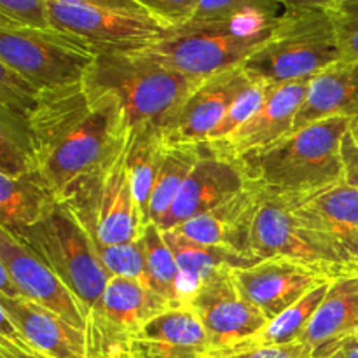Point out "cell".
Returning <instances> with one entry per match:
<instances>
[{"mask_svg": "<svg viewBox=\"0 0 358 358\" xmlns=\"http://www.w3.org/2000/svg\"><path fill=\"white\" fill-rule=\"evenodd\" d=\"M96 254L108 278H131L145 285V250L142 238L119 245H96ZM147 287V285H145Z\"/></svg>", "mask_w": 358, "mask_h": 358, "instance_id": "4dcf8cb0", "label": "cell"}, {"mask_svg": "<svg viewBox=\"0 0 358 358\" xmlns=\"http://www.w3.org/2000/svg\"><path fill=\"white\" fill-rule=\"evenodd\" d=\"M0 21L28 28H52L49 0H0Z\"/></svg>", "mask_w": 358, "mask_h": 358, "instance_id": "836d02e7", "label": "cell"}, {"mask_svg": "<svg viewBox=\"0 0 358 358\" xmlns=\"http://www.w3.org/2000/svg\"><path fill=\"white\" fill-rule=\"evenodd\" d=\"M350 119L331 117L294 129L278 142L238 157L248 184L290 199H303L343 184L341 142Z\"/></svg>", "mask_w": 358, "mask_h": 358, "instance_id": "7a4b0ae2", "label": "cell"}, {"mask_svg": "<svg viewBox=\"0 0 358 358\" xmlns=\"http://www.w3.org/2000/svg\"><path fill=\"white\" fill-rule=\"evenodd\" d=\"M233 275L245 299L254 304L268 322L294 306L315 287L336 280L303 262L280 257L234 269Z\"/></svg>", "mask_w": 358, "mask_h": 358, "instance_id": "9a60e30c", "label": "cell"}, {"mask_svg": "<svg viewBox=\"0 0 358 358\" xmlns=\"http://www.w3.org/2000/svg\"><path fill=\"white\" fill-rule=\"evenodd\" d=\"M164 143L156 128H145L129 133L128 168L131 177L133 196L138 206L143 226L150 224L149 206L154 185L163 161Z\"/></svg>", "mask_w": 358, "mask_h": 358, "instance_id": "484cf974", "label": "cell"}, {"mask_svg": "<svg viewBox=\"0 0 358 358\" xmlns=\"http://www.w3.org/2000/svg\"><path fill=\"white\" fill-rule=\"evenodd\" d=\"M0 358H49L42 353L30 348H21V346L7 343L0 339Z\"/></svg>", "mask_w": 358, "mask_h": 358, "instance_id": "ab89813d", "label": "cell"}, {"mask_svg": "<svg viewBox=\"0 0 358 358\" xmlns=\"http://www.w3.org/2000/svg\"><path fill=\"white\" fill-rule=\"evenodd\" d=\"M283 13V0H198L194 14L187 23H219L245 17L276 20Z\"/></svg>", "mask_w": 358, "mask_h": 358, "instance_id": "f546056e", "label": "cell"}, {"mask_svg": "<svg viewBox=\"0 0 358 358\" xmlns=\"http://www.w3.org/2000/svg\"><path fill=\"white\" fill-rule=\"evenodd\" d=\"M329 13L334 23L343 59L358 63V0H343Z\"/></svg>", "mask_w": 358, "mask_h": 358, "instance_id": "d6a6232c", "label": "cell"}, {"mask_svg": "<svg viewBox=\"0 0 358 358\" xmlns=\"http://www.w3.org/2000/svg\"><path fill=\"white\" fill-rule=\"evenodd\" d=\"M0 311L10 318L24 341L49 358H90L86 331L76 327L55 311L24 297L0 296Z\"/></svg>", "mask_w": 358, "mask_h": 358, "instance_id": "d6986e66", "label": "cell"}, {"mask_svg": "<svg viewBox=\"0 0 358 358\" xmlns=\"http://www.w3.org/2000/svg\"><path fill=\"white\" fill-rule=\"evenodd\" d=\"M201 152L203 143L199 145H164L163 161H161L156 185H154L152 198H150V222L159 224L161 219L170 212Z\"/></svg>", "mask_w": 358, "mask_h": 358, "instance_id": "4316f807", "label": "cell"}, {"mask_svg": "<svg viewBox=\"0 0 358 358\" xmlns=\"http://www.w3.org/2000/svg\"><path fill=\"white\" fill-rule=\"evenodd\" d=\"M128 149L129 136L100 166L80 175L59 198L83 224L94 247L128 243L140 238L145 227L133 196Z\"/></svg>", "mask_w": 358, "mask_h": 358, "instance_id": "8992f818", "label": "cell"}, {"mask_svg": "<svg viewBox=\"0 0 358 358\" xmlns=\"http://www.w3.org/2000/svg\"><path fill=\"white\" fill-rule=\"evenodd\" d=\"M276 21L278 17H245L219 23H185L138 51L192 79H210L240 69L268 41Z\"/></svg>", "mask_w": 358, "mask_h": 358, "instance_id": "277c9868", "label": "cell"}, {"mask_svg": "<svg viewBox=\"0 0 358 358\" xmlns=\"http://www.w3.org/2000/svg\"><path fill=\"white\" fill-rule=\"evenodd\" d=\"M311 79L266 84L264 100L255 114L222 143L212 145L226 156L238 157L278 142L294 131V121L310 91ZM210 145V143H208Z\"/></svg>", "mask_w": 358, "mask_h": 358, "instance_id": "ac0fdd59", "label": "cell"}, {"mask_svg": "<svg viewBox=\"0 0 358 358\" xmlns=\"http://www.w3.org/2000/svg\"><path fill=\"white\" fill-rule=\"evenodd\" d=\"M203 80L166 69L140 51H105L98 52L84 83L110 94L121 105L129 131H140L159 129Z\"/></svg>", "mask_w": 358, "mask_h": 358, "instance_id": "3957f363", "label": "cell"}, {"mask_svg": "<svg viewBox=\"0 0 358 358\" xmlns=\"http://www.w3.org/2000/svg\"><path fill=\"white\" fill-rule=\"evenodd\" d=\"M0 266L9 271L21 297L55 311L72 325L86 331L87 311L72 290L34 252L6 231H0Z\"/></svg>", "mask_w": 358, "mask_h": 358, "instance_id": "2e32d148", "label": "cell"}, {"mask_svg": "<svg viewBox=\"0 0 358 358\" xmlns=\"http://www.w3.org/2000/svg\"><path fill=\"white\" fill-rule=\"evenodd\" d=\"M55 2L69 3V6L100 7V9H114V10H126V13L149 14L142 6H138L135 0H55Z\"/></svg>", "mask_w": 358, "mask_h": 358, "instance_id": "74e56055", "label": "cell"}, {"mask_svg": "<svg viewBox=\"0 0 358 358\" xmlns=\"http://www.w3.org/2000/svg\"><path fill=\"white\" fill-rule=\"evenodd\" d=\"M358 115V63L341 62L311 77L310 91L294 121V129L331 117Z\"/></svg>", "mask_w": 358, "mask_h": 358, "instance_id": "44dd1931", "label": "cell"}, {"mask_svg": "<svg viewBox=\"0 0 358 358\" xmlns=\"http://www.w3.org/2000/svg\"><path fill=\"white\" fill-rule=\"evenodd\" d=\"M59 198L38 171L0 175V231L13 238L41 222L58 206Z\"/></svg>", "mask_w": 358, "mask_h": 358, "instance_id": "7402d4cb", "label": "cell"}, {"mask_svg": "<svg viewBox=\"0 0 358 358\" xmlns=\"http://www.w3.org/2000/svg\"><path fill=\"white\" fill-rule=\"evenodd\" d=\"M166 28H177L192 17L198 0H135Z\"/></svg>", "mask_w": 358, "mask_h": 358, "instance_id": "d590c367", "label": "cell"}, {"mask_svg": "<svg viewBox=\"0 0 358 358\" xmlns=\"http://www.w3.org/2000/svg\"><path fill=\"white\" fill-rule=\"evenodd\" d=\"M355 336H357V338H358V332H357V334H355Z\"/></svg>", "mask_w": 358, "mask_h": 358, "instance_id": "ee69618b", "label": "cell"}, {"mask_svg": "<svg viewBox=\"0 0 358 358\" xmlns=\"http://www.w3.org/2000/svg\"><path fill=\"white\" fill-rule=\"evenodd\" d=\"M168 247L173 252L180 271V287L184 304L199 283L217 269H241L255 264L254 259L245 257L236 250L222 245H206L191 240L177 231H163Z\"/></svg>", "mask_w": 358, "mask_h": 358, "instance_id": "d4e9b609", "label": "cell"}, {"mask_svg": "<svg viewBox=\"0 0 358 358\" xmlns=\"http://www.w3.org/2000/svg\"><path fill=\"white\" fill-rule=\"evenodd\" d=\"M255 196H257V187L248 184L240 194L227 199L226 203L210 212L192 217L173 231L199 243L229 247L238 254L248 257L245 252V241H247L248 222L255 205Z\"/></svg>", "mask_w": 358, "mask_h": 358, "instance_id": "603a6c76", "label": "cell"}, {"mask_svg": "<svg viewBox=\"0 0 358 358\" xmlns=\"http://www.w3.org/2000/svg\"><path fill=\"white\" fill-rule=\"evenodd\" d=\"M140 238L145 250V285L175 308H182L184 294L180 287V271L163 231L150 222L143 227Z\"/></svg>", "mask_w": 358, "mask_h": 358, "instance_id": "83f0119b", "label": "cell"}, {"mask_svg": "<svg viewBox=\"0 0 358 358\" xmlns=\"http://www.w3.org/2000/svg\"><path fill=\"white\" fill-rule=\"evenodd\" d=\"M341 59L329 10L285 9L268 41L241 69L259 84H285L311 79Z\"/></svg>", "mask_w": 358, "mask_h": 358, "instance_id": "5b68a950", "label": "cell"}, {"mask_svg": "<svg viewBox=\"0 0 358 358\" xmlns=\"http://www.w3.org/2000/svg\"><path fill=\"white\" fill-rule=\"evenodd\" d=\"M72 290L90 317L101 303L108 275L93 240L72 210L59 201L48 217L16 238Z\"/></svg>", "mask_w": 358, "mask_h": 358, "instance_id": "52a82bcc", "label": "cell"}, {"mask_svg": "<svg viewBox=\"0 0 358 358\" xmlns=\"http://www.w3.org/2000/svg\"><path fill=\"white\" fill-rule=\"evenodd\" d=\"M266 93V84L255 83L254 86L248 87L233 105L227 110V114L224 115V119L220 121V124L217 126L215 131L210 135L208 142L210 145H217V143H222L224 140L229 138L231 135L238 131L252 115L255 114L259 107H261L262 100H264Z\"/></svg>", "mask_w": 358, "mask_h": 358, "instance_id": "1f68e13d", "label": "cell"}, {"mask_svg": "<svg viewBox=\"0 0 358 358\" xmlns=\"http://www.w3.org/2000/svg\"><path fill=\"white\" fill-rule=\"evenodd\" d=\"M343 0H283L285 9H325L331 10Z\"/></svg>", "mask_w": 358, "mask_h": 358, "instance_id": "60d3db41", "label": "cell"}, {"mask_svg": "<svg viewBox=\"0 0 358 358\" xmlns=\"http://www.w3.org/2000/svg\"><path fill=\"white\" fill-rule=\"evenodd\" d=\"M171 308L138 280L110 278L100 306L87 317L90 358H122L131 336Z\"/></svg>", "mask_w": 358, "mask_h": 358, "instance_id": "30bf717a", "label": "cell"}, {"mask_svg": "<svg viewBox=\"0 0 358 358\" xmlns=\"http://www.w3.org/2000/svg\"><path fill=\"white\" fill-rule=\"evenodd\" d=\"M247 185L248 178L238 159L203 143L201 156L178 192L173 206L156 226L161 231L175 229L192 217L210 212L234 198Z\"/></svg>", "mask_w": 358, "mask_h": 358, "instance_id": "5bb4252c", "label": "cell"}, {"mask_svg": "<svg viewBox=\"0 0 358 358\" xmlns=\"http://www.w3.org/2000/svg\"><path fill=\"white\" fill-rule=\"evenodd\" d=\"M49 16L52 28L83 41L96 55L145 49L170 30L149 14L69 6L55 0H49Z\"/></svg>", "mask_w": 358, "mask_h": 358, "instance_id": "8fae6325", "label": "cell"}, {"mask_svg": "<svg viewBox=\"0 0 358 358\" xmlns=\"http://www.w3.org/2000/svg\"><path fill=\"white\" fill-rule=\"evenodd\" d=\"M341 159L343 170H345L343 184L358 189V145L353 142L348 133H346L341 142Z\"/></svg>", "mask_w": 358, "mask_h": 358, "instance_id": "8d00e7d4", "label": "cell"}, {"mask_svg": "<svg viewBox=\"0 0 358 358\" xmlns=\"http://www.w3.org/2000/svg\"><path fill=\"white\" fill-rule=\"evenodd\" d=\"M348 135L352 136L353 142L358 145V115L357 117L350 119V128H348Z\"/></svg>", "mask_w": 358, "mask_h": 358, "instance_id": "7bdbcfd3", "label": "cell"}, {"mask_svg": "<svg viewBox=\"0 0 358 358\" xmlns=\"http://www.w3.org/2000/svg\"><path fill=\"white\" fill-rule=\"evenodd\" d=\"M331 283L332 280H329V282H324L322 285L315 287L311 292H308L294 306H290L289 310L278 315L275 320L268 322V325L261 332H257L254 338H250L248 341L241 343L238 346H275L301 341L308 324H310L311 318L315 317L317 310L320 308L322 301L327 296Z\"/></svg>", "mask_w": 358, "mask_h": 358, "instance_id": "f1b7e54d", "label": "cell"}, {"mask_svg": "<svg viewBox=\"0 0 358 358\" xmlns=\"http://www.w3.org/2000/svg\"><path fill=\"white\" fill-rule=\"evenodd\" d=\"M210 352L205 329L189 308H171L131 336L122 358H203Z\"/></svg>", "mask_w": 358, "mask_h": 358, "instance_id": "ffe728a7", "label": "cell"}, {"mask_svg": "<svg viewBox=\"0 0 358 358\" xmlns=\"http://www.w3.org/2000/svg\"><path fill=\"white\" fill-rule=\"evenodd\" d=\"M0 296L6 297H21L20 290L14 285L13 278H10L9 271L3 266H0Z\"/></svg>", "mask_w": 358, "mask_h": 358, "instance_id": "b9f144b4", "label": "cell"}, {"mask_svg": "<svg viewBox=\"0 0 358 358\" xmlns=\"http://www.w3.org/2000/svg\"><path fill=\"white\" fill-rule=\"evenodd\" d=\"M358 332V271L332 280L327 296L308 324L301 343L315 352Z\"/></svg>", "mask_w": 358, "mask_h": 358, "instance_id": "cb8c5ba5", "label": "cell"}, {"mask_svg": "<svg viewBox=\"0 0 358 358\" xmlns=\"http://www.w3.org/2000/svg\"><path fill=\"white\" fill-rule=\"evenodd\" d=\"M203 358H315V350L297 341L275 346H236L222 352H208Z\"/></svg>", "mask_w": 358, "mask_h": 358, "instance_id": "e575fe53", "label": "cell"}, {"mask_svg": "<svg viewBox=\"0 0 358 358\" xmlns=\"http://www.w3.org/2000/svg\"><path fill=\"white\" fill-rule=\"evenodd\" d=\"M96 52L56 28H28L0 21V63L41 90L84 83Z\"/></svg>", "mask_w": 358, "mask_h": 358, "instance_id": "ba28073f", "label": "cell"}, {"mask_svg": "<svg viewBox=\"0 0 358 358\" xmlns=\"http://www.w3.org/2000/svg\"><path fill=\"white\" fill-rule=\"evenodd\" d=\"M315 358H358V338L350 336L341 341L324 346L315 352Z\"/></svg>", "mask_w": 358, "mask_h": 358, "instance_id": "f35d334b", "label": "cell"}, {"mask_svg": "<svg viewBox=\"0 0 358 358\" xmlns=\"http://www.w3.org/2000/svg\"><path fill=\"white\" fill-rule=\"evenodd\" d=\"M290 203L304 227L327 241L350 268H358V189L338 184Z\"/></svg>", "mask_w": 358, "mask_h": 358, "instance_id": "e0dca14e", "label": "cell"}, {"mask_svg": "<svg viewBox=\"0 0 358 358\" xmlns=\"http://www.w3.org/2000/svg\"><path fill=\"white\" fill-rule=\"evenodd\" d=\"M357 269H358V268H357Z\"/></svg>", "mask_w": 358, "mask_h": 358, "instance_id": "f6af8a7d", "label": "cell"}, {"mask_svg": "<svg viewBox=\"0 0 358 358\" xmlns=\"http://www.w3.org/2000/svg\"><path fill=\"white\" fill-rule=\"evenodd\" d=\"M35 171L62 198L63 192L100 166L129 136L121 105L86 83L42 91L28 117Z\"/></svg>", "mask_w": 358, "mask_h": 358, "instance_id": "6da1fadb", "label": "cell"}, {"mask_svg": "<svg viewBox=\"0 0 358 358\" xmlns=\"http://www.w3.org/2000/svg\"><path fill=\"white\" fill-rule=\"evenodd\" d=\"M245 252L255 261L280 257L303 262L331 278L357 271L327 241L299 222L289 198L271 194L261 187H257L248 222Z\"/></svg>", "mask_w": 358, "mask_h": 358, "instance_id": "9c48e42d", "label": "cell"}, {"mask_svg": "<svg viewBox=\"0 0 358 358\" xmlns=\"http://www.w3.org/2000/svg\"><path fill=\"white\" fill-rule=\"evenodd\" d=\"M234 269H217L189 296V308L205 329L210 352L231 350L254 338L268 325V318L243 297Z\"/></svg>", "mask_w": 358, "mask_h": 358, "instance_id": "7c38bea8", "label": "cell"}, {"mask_svg": "<svg viewBox=\"0 0 358 358\" xmlns=\"http://www.w3.org/2000/svg\"><path fill=\"white\" fill-rule=\"evenodd\" d=\"M254 84L255 80L241 66L199 83L161 122L157 131L164 145H199L208 142L231 105Z\"/></svg>", "mask_w": 358, "mask_h": 358, "instance_id": "4fadbf2b", "label": "cell"}]
</instances>
